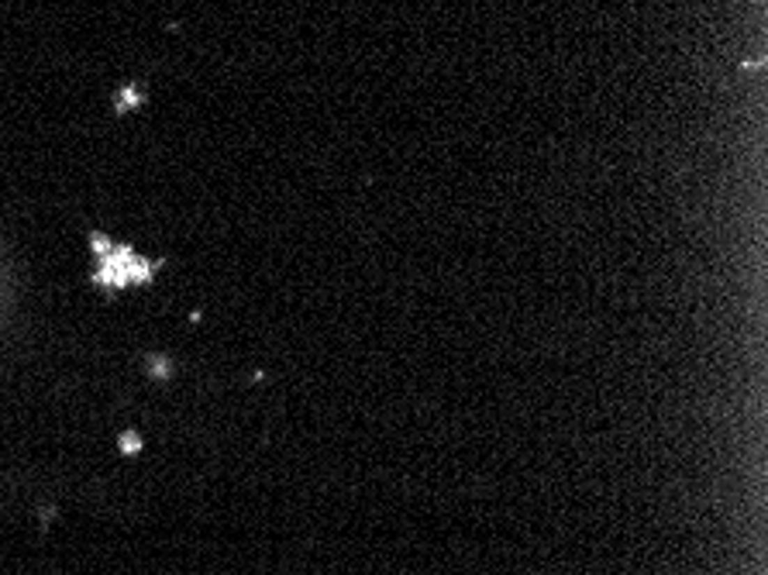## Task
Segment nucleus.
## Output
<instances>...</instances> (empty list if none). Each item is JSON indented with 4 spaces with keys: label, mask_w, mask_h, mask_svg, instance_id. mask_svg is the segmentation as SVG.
Segmentation results:
<instances>
[{
    "label": "nucleus",
    "mask_w": 768,
    "mask_h": 575,
    "mask_svg": "<svg viewBox=\"0 0 768 575\" xmlns=\"http://www.w3.org/2000/svg\"><path fill=\"white\" fill-rule=\"evenodd\" d=\"M159 266H162V262H145V259L131 255V259H128V266H124V273H128V279H131V283H148V279H152V273H155Z\"/></svg>",
    "instance_id": "f257e3e1"
},
{
    "label": "nucleus",
    "mask_w": 768,
    "mask_h": 575,
    "mask_svg": "<svg viewBox=\"0 0 768 575\" xmlns=\"http://www.w3.org/2000/svg\"><path fill=\"white\" fill-rule=\"evenodd\" d=\"M118 448H121V455H141L145 441H141V434H138V431H121V434H118Z\"/></svg>",
    "instance_id": "f03ea898"
},
{
    "label": "nucleus",
    "mask_w": 768,
    "mask_h": 575,
    "mask_svg": "<svg viewBox=\"0 0 768 575\" xmlns=\"http://www.w3.org/2000/svg\"><path fill=\"white\" fill-rule=\"evenodd\" d=\"M121 97H124V100H118V104H114V107H118V111H128V107H135V104H141V100H145V97H141V90H138V86H128V90H124V93H121Z\"/></svg>",
    "instance_id": "7ed1b4c3"
},
{
    "label": "nucleus",
    "mask_w": 768,
    "mask_h": 575,
    "mask_svg": "<svg viewBox=\"0 0 768 575\" xmlns=\"http://www.w3.org/2000/svg\"><path fill=\"white\" fill-rule=\"evenodd\" d=\"M90 245H93V252H97L100 259H104V255H111V248H114V245H111V238H104V234H93V238H90Z\"/></svg>",
    "instance_id": "20e7f679"
},
{
    "label": "nucleus",
    "mask_w": 768,
    "mask_h": 575,
    "mask_svg": "<svg viewBox=\"0 0 768 575\" xmlns=\"http://www.w3.org/2000/svg\"><path fill=\"white\" fill-rule=\"evenodd\" d=\"M152 376H155V379H166V376H173V362H166V358H155V362H152Z\"/></svg>",
    "instance_id": "39448f33"
}]
</instances>
